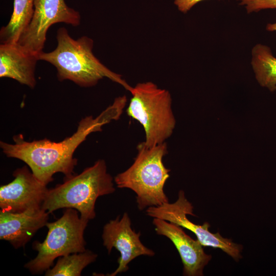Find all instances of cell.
<instances>
[{
  "label": "cell",
  "mask_w": 276,
  "mask_h": 276,
  "mask_svg": "<svg viewBox=\"0 0 276 276\" xmlns=\"http://www.w3.org/2000/svg\"><path fill=\"white\" fill-rule=\"evenodd\" d=\"M127 102L126 96L117 97L113 103L97 117L92 116L81 119L76 131L64 140L55 142L47 139L26 141L22 134L14 135V144L1 142L3 152L8 157L19 159L31 169L35 176L47 185L53 176L62 173L65 177L73 175L77 160L73 157L78 147L91 133L102 130V127L118 120Z\"/></svg>",
  "instance_id": "cell-1"
},
{
  "label": "cell",
  "mask_w": 276,
  "mask_h": 276,
  "mask_svg": "<svg viewBox=\"0 0 276 276\" xmlns=\"http://www.w3.org/2000/svg\"><path fill=\"white\" fill-rule=\"evenodd\" d=\"M56 39V48L48 53L42 51L38 58L56 68L59 81L68 80L87 87L93 86L100 80L107 78L130 92L132 87L122 76L109 70L95 56L92 39L83 36L74 39L65 28L58 30Z\"/></svg>",
  "instance_id": "cell-2"
},
{
  "label": "cell",
  "mask_w": 276,
  "mask_h": 276,
  "mask_svg": "<svg viewBox=\"0 0 276 276\" xmlns=\"http://www.w3.org/2000/svg\"><path fill=\"white\" fill-rule=\"evenodd\" d=\"M65 178L62 183L48 189L41 208L49 214L58 209L71 208L89 221L96 216L97 198L116 190L103 159L98 160L79 174Z\"/></svg>",
  "instance_id": "cell-3"
},
{
  "label": "cell",
  "mask_w": 276,
  "mask_h": 276,
  "mask_svg": "<svg viewBox=\"0 0 276 276\" xmlns=\"http://www.w3.org/2000/svg\"><path fill=\"white\" fill-rule=\"evenodd\" d=\"M137 149V154L132 165L117 174L114 182L119 188L130 189L135 192L140 210L168 202L164 188L170 170L163 161L168 152L166 143L147 147L142 142Z\"/></svg>",
  "instance_id": "cell-4"
},
{
  "label": "cell",
  "mask_w": 276,
  "mask_h": 276,
  "mask_svg": "<svg viewBox=\"0 0 276 276\" xmlns=\"http://www.w3.org/2000/svg\"><path fill=\"white\" fill-rule=\"evenodd\" d=\"M130 93L132 97L126 112L143 127L144 145L151 147L165 142L176 124L169 91L148 81L137 83Z\"/></svg>",
  "instance_id": "cell-5"
},
{
  "label": "cell",
  "mask_w": 276,
  "mask_h": 276,
  "mask_svg": "<svg viewBox=\"0 0 276 276\" xmlns=\"http://www.w3.org/2000/svg\"><path fill=\"white\" fill-rule=\"evenodd\" d=\"M88 221L79 217L76 210L66 209L59 219L47 223L46 238L33 243L37 255L25 267L33 274H41L53 266L55 259L85 251L84 233Z\"/></svg>",
  "instance_id": "cell-6"
},
{
  "label": "cell",
  "mask_w": 276,
  "mask_h": 276,
  "mask_svg": "<svg viewBox=\"0 0 276 276\" xmlns=\"http://www.w3.org/2000/svg\"><path fill=\"white\" fill-rule=\"evenodd\" d=\"M193 209L192 204L186 198L184 192L180 191L175 202L149 206L146 210V213L151 217L163 219L188 229L196 235L197 239L203 246L220 248L236 261L241 258V245L235 243L229 239L222 237L219 233L210 232V224L207 222L200 225L189 220L187 215L195 216Z\"/></svg>",
  "instance_id": "cell-7"
},
{
  "label": "cell",
  "mask_w": 276,
  "mask_h": 276,
  "mask_svg": "<svg viewBox=\"0 0 276 276\" xmlns=\"http://www.w3.org/2000/svg\"><path fill=\"white\" fill-rule=\"evenodd\" d=\"M80 21L79 12L67 6L64 0H34L32 19L17 42L39 54L43 51L47 33L52 25L62 22L76 27Z\"/></svg>",
  "instance_id": "cell-8"
},
{
  "label": "cell",
  "mask_w": 276,
  "mask_h": 276,
  "mask_svg": "<svg viewBox=\"0 0 276 276\" xmlns=\"http://www.w3.org/2000/svg\"><path fill=\"white\" fill-rule=\"evenodd\" d=\"M14 179L0 188L1 210L20 213L41 208L48 191L46 185L38 180L27 166L17 168Z\"/></svg>",
  "instance_id": "cell-9"
},
{
  "label": "cell",
  "mask_w": 276,
  "mask_h": 276,
  "mask_svg": "<svg viewBox=\"0 0 276 276\" xmlns=\"http://www.w3.org/2000/svg\"><path fill=\"white\" fill-rule=\"evenodd\" d=\"M140 236V233H137L132 229L131 220L126 212L121 219L118 216L104 226L102 239L103 245L108 253H110L112 248H115L120 253V257L117 260L118 267L106 275L115 276L127 271L128 264L140 256L152 257L155 255L154 251L142 243Z\"/></svg>",
  "instance_id": "cell-10"
},
{
  "label": "cell",
  "mask_w": 276,
  "mask_h": 276,
  "mask_svg": "<svg viewBox=\"0 0 276 276\" xmlns=\"http://www.w3.org/2000/svg\"><path fill=\"white\" fill-rule=\"evenodd\" d=\"M153 224L156 233L169 239L176 248L183 264V274L203 275L204 267L212 257L205 253L200 242L191 238L176 224L156 218Z\"/></svg>",
  "instance_id": "cell-11"
},
{
  "label": "cell",
  "mask_w": 276,
  "mask_h": 276,
  "mask_svg": "<svg viewBox=\"0 0 276 276\" xmlns=\"http://www.w3.org/2000/svg\"><path fill=\"white\" fill-rule=\"evenodd\" d=\"M49 213L43 209L20 213L0 211V239L15 248L24 247L37 231L48 222Z\"/></svg>",
  "instance_id": "cell-12"
},
{
  "label": "cell",
  "mask_w": 276,
  "mask_h": 276,
  "mask_svg": "<svg viewBox=\"0 0 276 276\" xmlns=\"http://www.w3.org/2000/svg\"><path fill=\"white\" fill-rule=\"evenodd\" d=\"M38 54L30 52L17 42L1 43L0 77L10 78L34 88Z\"/></svg>",
  "instance_id": "cell-13"
},
{
  "label": "cell",
  "mask_w": 276,
  "mask_h": 276,
  "mask_svg": "<svg viewBox=\"0 0 276 276\" xmlns=\"http://www.w3.org/2000/svg\"><path fill=\"white\" fill-rule=\"evenodd\" d=\"M251 64L259 84L273 92L276 90V58L271 49L261 43L251 51Z\"/></svg>",
  "instance_id": "cell-14"
},
{
  "label": "cell",
  "mask_w": 276,
  "mask_h": 276,
  "mask_svg": "<svg viewBox=\"0 0 276 276\" xmlns=\"http://www.w3.org/2000/svg\"><path fill=\"white\" fill-rule=\"evenodd\" d=\"M34 0H14L12 14L0 30L1 43L17 42L29 25L34 13Z\"/></svg>",
  "instance_id": "cell-15"
},
{
  "label": "cell",
  "mask_w": 276,
  "mask_h": 276,
  "mask_svg": "<svg viewBox=\"0 0 276 276\" xmlns=\"http://www.w3.org/2000/svg\"><path fill=\"white\" fill-rule=\"evenodd\" d=\"M97 255L90 250L59 257L56 264L45 272V276H79L83 269L95 262Z\"/></svg>",
  "instance_id": "cell-16"
},
{
  "label": "cell",
  "mask_w": 276,
  "mask_h": 276,
  "mask_svg": "<svg viewBox=\"0 0 276 276\" xmlns=\"http://www.w3.org/2000/svg\"><path fill=\"white\" fill-rule=\"evenodd\" d=\"M240 5L244 6L249 13L263 9H276V0H241Z\"/></svg>",
  "instance_id": "cell-17"
},
{
  "label": "cell",
  "mask_w": 276,
  "mask_h": 276,
  "mask_svg": "<svg viewBox=\"0 0 276 276\" xmlns=\"http://www.w3.org/2000/svg\"><path fill=\"white\" fill-rule=\"evenodd\" d=\"M204 0H174V3L179 11L183 13L188 12L197 3Z\"/></svg>",
  "instance_id": "cell-18"
},
{
  "label": "cell",
  "mask_w": 276,
  "mask_h": 276,
  "mask_svg": "<svg viewBox=\"0 0 276 276\" xmlns=\"http://www.w3.org/2000/svg\"><path fill=\"white\" fill-rule=\"evenodd\" d=\"M266 29L270 32L276 31V22L274 23H269L266 25Z\"/></svg>",
  "instance_id": "cell-19"
}]
</instances>
